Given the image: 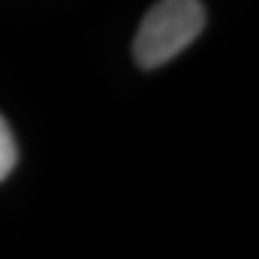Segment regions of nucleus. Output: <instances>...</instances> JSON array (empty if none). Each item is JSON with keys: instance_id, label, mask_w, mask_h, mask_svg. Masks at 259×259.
<instances>
[{"instance_id": "obj_2", "label": "nucleus", "mask_w": 259, "mask_h": 259, "mask_svg": "<svg viewBox=\"0 0 259 259\" xmlns=\"http://www.w3.org/2000/svg\"><path fill=\"white\" fill-rule=\"evenodd\" d=\"M15 162H18V145H15L9 123L0 115V182L11 175Z\"/></svg>"}, {"instance_id": "obj_1", "label": "nucleus", "mask_w": 259, "mask_h": 259, "mask_svg": "<svg viewBox=\"0 0 259 259\" xmlns=\"http://www.w3.org/2000/svg\"><path fill=\"white\" fill-rule=\"evenodd\" d=\"M205 26L201 0H160L145 13L134 37V59L143 69H156L186 50Z\"/></svg>"}]
</instances>
